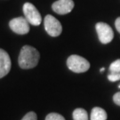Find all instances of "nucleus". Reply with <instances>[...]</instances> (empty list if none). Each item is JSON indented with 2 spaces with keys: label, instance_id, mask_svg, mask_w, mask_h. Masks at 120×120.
Wrapping results in <instances>:
<instances>
[{
  "label": "nucleus",
  "instance_id": "12",
  "mask_svg": "<svg viewBox=\"0 0 120 120\" xmlns=\"http://www.w3.org/2000/svg\"><path fill=\"white\" fill-rule=\"evenodd\" d=\"M45 120H65V118L58 113H50L46 116Z\"/></svg>",
  "mask_w": 120,
  "mask_h": 120
},
{
  "label": "nucleus",
  "instance_id": "14",
  "mask_svg": "<svg viewBox=\"0 0 120 120\" xmlns=\"http://www.w3.org/2000/svg\"><path fill=\"white\" fill-rule=\"evenodd\" d=\"M113 101H114V102L116 103V105L120 106V92H118V93H116V94H114V96H113Z\"/></svg>",
  "mask_w": 120,
  "mask_h": 120
},
{
  "label": "nucleus",
  "instance_id": "16",
  "mask_svg": "<svg viewBox=\"0 0 120 120\" xmlns=\"http://www.w3.org/2000/svg\"><path fill=\"white\" fill-rule=\"evenodd\" d=\"M104 69H105L104 68H101V69H100V72H103V71H104Z\"/></svg>",
  "mask_w": 120,
  "mask_h": 120
},
{
  "label": "nucleus",
  "instance_id": "6",
  "mask_svg": "<svg viewBox=\"0 0 120 120\" xmlns=\"http://www.w3.org/2000/svg\"><path fill=\"white\" fill-rule=\"evenodd\" d=\"M9 27L14 33L19 35L28 34L30 31V22L24 17H17L11 20Z\"/></svg>",
  "mask_w": 120,
  "mask_h": 120
},
{
  "label": "nucleus",
  "instance_id": "3",
  "mask_svg": "<svg viewBox=\"0 0 120 120\" xmlns=\"http://www.w3.org/2000/svg\"><path fill=\"white\" fill-rule=\"evenodd\" d=\"M23 13L30 24L34 26L40 25L42 22L41 14L34 4H32L31 3H25L23 4Z\"/></svg>",
  "mask_w": 120,
  "mask_h": 120
},
{
  "label": "nucleus",
  "instance_id": "10",
  "mask_svg": "<svg viewBox=\"0 0 120 120\" xmlns=\"http://www.w3.org/2000/svg\"><path fill=\"white\" fill-rule=\"evenodd\" d=\"M91 120H107V113L100 107H95L91 112Z\"/></svg>",
  "mask_w": 120,
  "mask_h": 120
},
{
  "label": "nucleus",
  "instance_id": "7",
  "mask_svg": "<svg viewBox=\"0 0 120 120\" xmlns=\"http://www.w3.org/2000/svg\"><path fill=\"white\" fill-rule=\"evenodd\" d=\"M52 8L53 12H55L58 14L63 15L69 13L74 8V1L73 0H58L54 2Z\"/></svg>",
  "mask_w": 120,
  "mask_h": 120
},
{
  "label": "nucleus",
  "instance_id": "4",
  "mask_svg": "<svg viewBox=\"0 0 120 120\" xmlns=\"http://www.w3.org/2000/svg\"><path fill=\"white\" fill-rule=\"evenodd\" d=\"M44 24L46 32L51 37H58L62 32V26L60 22L51 14H48L45 17Z\"/></svg>",
  "mask_w": 120,
  "mask_h": 120
},
{
  "label": "nucleus",
  "instance_id": "8",
  "mask_svg": "<svg viewBox=\"0 0 120 120\" xmlns=\"http://www.w3.org/2000/svg\"><path fill=\"white\" fill-rule=\"evenodd\" d=\"M11 59L10 56L3 49H0V78L5 77L11 69Z\"/></svg>",
  "mask_w": 120,
  "mask_h": 120
},
{
  "label": "nucleus",
  "instance_id": "2",
  "mask_svg": "<svg viewBox=\"0 0 120 120\" xmlns=\"http://www.w3.org/2000/svg\"><path fill=\"white\" fill-rule=\"evenodd\" d=\"M67 65L71 71L75 73H84L90 68L89 61L84 57L73 54L70 55L67 60Z\"/></svg>",
  "mask_w": 120,
  "mask_h": 120
},
{
  "label": "nucleus",
  "instance_id": "11",
  "mask_svg": "<svg viewBox=\"0 0 120 120\" xmlns=\"http://www.w3.org/2000/svg\"><path fill=\"white\" fill-rule=\"evenodd\" d=\"M73 119L74 120H89L88 114L84 109H76L73 111Z\"/></svg>",
  "mask_w": 120,
  "mask_h": 120
},
{
  "label": "nucleus",
  "instance_id": "9",
  "mask_svg": "<svg viewBox=\"0 0 120 120\" xmlns=\"http://www.w3.org/2000/svg\"><path fill=\"white\" fill-rule=\"evenodd\" d=\"M108 79L110 82H116L120 80V59L115 60L110 64Z\"/></svg>",
  "mask_w": 120,
  "mask_h": 120
},
{
  "label": "nucleus",
  "instance_id": "15",
  "mask_svg": "<svg viewBox=\"0 0 120 120\" xmlns=\"http://www.w3.org/2000/svg\"><path fill=\"white\" fill-rule=\"evenodd\" d=\"M115 26H116V30L120 33V17L116 18V20L115 21Z\"/></svg>",
  "mask_w": 120,
  "mask_h": 120
},
{
  "label": "nucleus",
  "instance_id": "5",
  "mask_svg": "<svg viewBox=\"0 0 120 120\" xmlns=\"http://www.w3.org/2000/svg\"><path fill=\"white\" fill-rule=\"evenodd\" d=\"M95 28L101 43L109 44L111 42L114 38V32L110 26L105 22H98Z\"/></svg>",
  "mask_w": 120,
  "mask_h": 120
},
{
  "label": "nucleus",
  "instance_id": "13",
  "mask_svg": "<svg viewBox=\"0 0 120 120\" xmlns=\"http://www.w3.org/2000/svg\"><path fill=\"white\" fill-rule=\"evenodd\" d=\"M22 120H38V116L37 114L33 111H30L29 113H27L25 116L22 117Z\"/></svg>",
  "mask_w": 120,
  "mask_h": 120
},
{
  "label": "nucleus",
  "instance_id": "1",
  "mask_svg": "<svg viewBox=\"0 0 120 120\" xmlns=\"http://www.w3.org/2000/svg\"><path fill=\"white\" fill-rule=\"evenodd\" d=\"M39 52L30 45H24L20 52L18 58L19 66L23 69H30L35 68L39 61Z\"/></svg>",
  "mask_w": 120,
  "mask_h": 120
}]
</instances>
